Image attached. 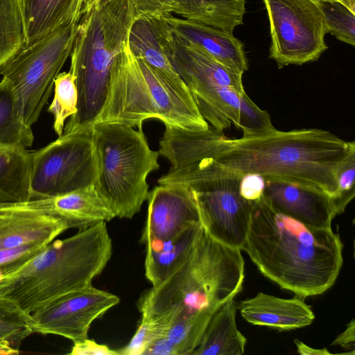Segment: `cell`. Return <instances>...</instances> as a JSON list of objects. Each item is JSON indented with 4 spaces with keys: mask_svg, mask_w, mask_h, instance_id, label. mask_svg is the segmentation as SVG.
I'll return each mask as SVG.
<instances>
[{
    "mask_svg": "<svg viewBox=\"0 0 355 355\" xmlns=\"http://www.w3.org/2000/svg\"><path fill=\"white\" fill-rule=\"evenodd\" d=\"M204 154L241 176L257 173L265 179L313 187L333 198L337 173L355 155V143L320 129H275L239 139L220 132L211 138Z\"/></svg>",
    "mask_w": 355,
    "mask_h": 355,
    "instance_id": "1",
    "label": "cell"
},
{
    "mask_svg": "<svg viewBox=\"0 0 355 355\" xmlns=\"http://www.w3.org/2000/svg\"><path fill=\"white\" fill-rule=\"evenodd\" d=\"M241 250L281 288L306 297L335 283L343 265V243L331 228L308 227L274 209L263 196L254 202Z\"/></svg>",
    "mask_w": 355,
    "mask_h": 355,
    "instance_id": "2",
    "label": "cell"
},
{
    "mask_svg": "<svg viewBox=\"0 0 355 355\" xmlns=\"http://www.w3.org/2000/svg\"><path fill=\"white\" fill-rule=\"evenodd\" d=\"M241 250L226 245L205 230L186 260L137 302L141 319L166 326L176 317L214 312L242 289Z\"/></svg>",
    "mask_w": 355,
    "mask_h": 355,
    "instance_id": "3",
    "label": "cell"
},
{
    "mask_svg": "<svg viewBox=\"0 0 355 355\" xmlns=\"http://www.w3.org/2000/svg\"><path fill=\"white\" fill-rule=\"evenodd\" d=\"M112 252L105 222L53 241L3 280L0 296L31 314L66 293L92 284Z\"/></svg>",
    "mask_w": 355,
    "mask_h": 355,
    "instance_id": "4",
    "label": "cell"
},
{
    "mask_svg": "<svg viewBox=\"0 0 355 355\" xmlns=\"http://www.w3.org/2000/svg\"><path fill=\"white\" fill-rule=\"evenodd\" d=\"M149 119L190 130L209 126L183 80L164 75L136 58L128 38L114 60L107 97L93 124L115 123L139 129Z\"/></svg>",
    "mask_w": 355,
    "mask_h": 355,
    "instance_id": "5",
    "label": "cell"
},
{
    "mask_svg": "<svg viewBox=\"0 0 355 355\" xmlns=\"http://www.w3.org/2000/svg\"><path fill=\"white\" fill-rule=\"evenodd\" d=\"M137 18L132 0H112L81 16L69 69L76 77L77 112L70 116L63 133L93 125L107 97L114 60Z\"/></svg>",
    "mask_w": 355,
    "mask_h": 355,
    "instance_id": "6",
    "label": "cell"
},
{
    "mask_svg": "<svg viewBox=\"0 0 355 355\" xmlns=\"http://www.w3.org/2000/svg\"><path fill=\"white\" fill-rule=\"evenodd\" d=\"M94 186L115 217L132 218L148 195V175L159 168L142 128L115 123L92 125Z\"/></svg>",
    "mask_w": 355,
    "mask_h": 355,
    "instance_id": "7",
    "label": "cell"
},
{
    "mask_svg": "<svg viewBox=\"0 0 355 355\" xmlns=\"http://www.w3.org/2000/svg\"><path fill=\"white\" fill-rule=\"evenodd\" d=\"M78 24L66 23L25 46L1 71L14 89L24 122L31 127L38 120L54 80L71 53Z\"/></svg>",
    "mask_w": 355,
    "mask_h": 355,
    "instance_id": "8",
    "label": "cell"
},
{
    "mask_svg": "<svg viewBox=\"0 0 355 355\" xmlns=\"http://www.w3.org/2000/svg\"><path fill=\"white\" fill-rule=\"evenodd\" d=\"M92 126L62 134L33 152L30 200L69 193L94 184Z\"/></svg>",
    "mask_w": 355,
    "mask_h": 355,
    "instance_id": "9",
    "label": "cell"
},
{
    "mask_svg": "<svg viewBox=\"0 0 355 355\" xmlns=\"http://www.w3.org/2000/svg\"><path fill=\"white\" fill-rule=\"evenodd\" d=\"M268 12L270 57L279 67L313 62L328 49L322 14L311 0H263Z\"/></svg>",
    "mask_w": 355,
    "mask_h": 355,
    "instance_id": "10",
    "label": "cell"
},
{
    "mask_svg": "<svg viewBox=\"0 0 355 355\" xmlns=\"http://www.w3.org/2000/svg\"><path fill=\"white\" fill-rule=\"evenodd\" d=\"M120 302L118 296L90 285L51 301L31 313L34 333L56 335L73 343L88 338L92 322Z\"/></svg>",
    "mask_w": 355,
    "mask_h": 355,
    "instance_id": "11",
    "label": "cell"
},
{
    "mask_svg": "<svg viewBox=\"0 0 355 355\" xmlns=\"http://www.w3.org/2000/svg\"><path fill=\"white\" fill-rule=\"evenodd\" d=\"M148 214L141 236L144 245L171 239L201 224L192 190L182 184H159L148 195Z\"/></svg>",
    "mask_w": 355,
    "mask_h": 355,
    "instance_id": "12",
    "label": "cell"
},
{
    "mask_svg": "<svg viewBox=\"0 0 355 355\" xmlns=\"http://www.w3.org/2000/svg\"><path fill=\"white\" fill-rule=\"evenodd\" d=\"M263 196L276 211L313 228H331L337 215L333 198L313 187L265 179Z\"/></svg>",
    "mask_w": 355,
    "mask_h": 355,
    "instance_id": "13",
    "label": "cell"
},
{
    "mask_svg": "<svg viewBox=\"0 0 355 355\" xmlns=\"http://www.w3.org/2000/svg\"><path fill=\"white\" fill-rule=\"evenodd\" d=\"M67 229L62 220L21 203L0 205V250L48 245Z\"/></svg>",
    "mask_w": 355,
    "mask_h": 355,
    "instance_id": "14",
    "label": "cell"
},
{
    "mask_svg": "<svg viewBox=\"0 0 355 355\" xmlns=\"http://www.w3.org/2000/svg\"><path fill=\"white\" fill-rule=\"evenodd\" d=\"M24 206L56 217L68 228L83 230L115 218L94 184L69 193L30 200Z\"/></svg>",
    "mask_w": 355,
    "mask_h": 355,
    "instance_id": "15",
    "label": "cell"
},
{
    "mask_svg": "<svg viewBox=\"0 0 355 355\" xmlns=\"http://www.w3.org/2000/svg\"><path fill=\"white\" fill-rule=\"evenodd\" d=\"M237 307L248 322L279 331L309 326L315 318L311 308L300 297L284 299L259 293L241 301Z\"/></svg>",
    "mask_w": 355,
    "mask_h": 355,
    "instance_id": "16",
    "label": "cell"
},
{
    "mask_svg": "<svg viewBox=\"0 0 355 355\" xmlns=\"http://www.w3.org/2000/svg\"><path fill=\"white\" fill-rule=\"evenodd\" d=\"M159 17L174 32L198 44L225 67L243 74L248 69L243 44L233 33L173 14Z\"/></svg>",
    "mask_w": 355,
    "mask_h": 355,
    "instance_id": "17",
    "label": "cell"
},
{
    "mask_svg": "<svg viewBox=\"0 0 355 355\" xmlns=\"http://www.w3.org/2000/svg\"><path fill=\"white\" fill-rule=\"evenodd\" d=\"M128 44L136 58L164 75L181 78L170 60L166 24L161 17H137L131 26Z\"/></svg>",
    "mask_w": 355,
    "mask_h": 355,
    "instance_id": "18",
    "label": "cell"
},
{
    "mask_svg": "<svg viewBox=\"0 0 355 355\" xmlns=\"http://www.w3.org/2000/svg\"><path fill=\"white\" fill-rule=\"evenodd\" d=\"M237 304L232 297L213 313L191 355H243L246 338L237 329Z\"/></svg>",
    "mask_w": 355,
    "mask_h": 355,
    "instance_id": "19",
    "label": "cell"
},
{
    "mask_svg": "<svg viewBox=\"0 0 355 355\" xmlns=\"http://www.w3.org/2000/svg\"><path fill=\"white\" fill-rule=\"evenodd\" d=\"M203 231L201 224L196 225L171 239L145 245V275L153 286L164 280L186 260Z\"/></svg>",
    "mask_w": 355,
    "mask_h": 355,
    "instance_id": "20",
    "label": "cell"
},
{
    "mask_svg": "<svg viewBox=\"0 0 355 355\" xmlns=\"http://www.w3.org/2000/svg\"><path fill=\"white\" fill-rule=\"evenodd\" d=\"M28 46L62 25L79 22L81 6L79 0H20Z\"/></svg>",
    "mask_w": 355,
    "mask_h": 355,
    "instance_id": "21",
    "label": "cell"
},
{
    "mask_svg": "<svg viewBox=\"0 0 355 355\" xmlns=\"http://www.w3.org/2000/svg\"><path fill=\"white\" fill-rule=\"evenodd\" d=\"M33 152L0 146V205L30 200Z\"/></svg>",
    "mask_w": 355,
    "mask_h": 355,
    "instance_id": "22",
    "label": "cell"
},
{
    "mask_svg": "<svg viewBox=\"0 0 355 355\" xmlns=\"http://www.w3.org/2000/svg\"><path fill=\"white\" fill-rule=\"evenodd\" d=\"M245 12V0H181L175 14L233 33Z\"/></svg>",
    "mask_w": 355,
    "mask_h": 355,
    "instance_id": "23",
    "label": "cell"
},
{
    "mask_svg": "<svg viewBox=\"0 0 355 355\" xmlns=\"http://www.w3.org/2000/svg\"><path fill=\"white\" fill-rule=\"evenodd\" d=\"M31 127L24 121L19 102L11 83L0 82V146L26 148L32 146Z\"/></svg>",
    "mask_w": 355,
    "mask_h": 355,
    "instance_id": "24",
    "label": "cell"
},
{
    "mask_svg": "<svg viewBox=\"0 0 355 355\" xmlns=\"http://www.w3.org/2000/svg\"><path fill=\"white\" fill-rule=\"evenodd\" d=\"M25 45L20 0H0V75L5 65Z\"/></svg>",
    "mask_w": 355,
    "mask_h": 355,
    "instance_id": "25",
    "label": "cell"
},
{
    "mask_svg": "<svg viewBox=\"0 0 355 355\" xmlns=\"http://www.w3.org/2000/svg\"><path fill=\"white\" fill-rule=\"evenodd\" d=\"M214 312L201 311L181 315L167 324L165 336L175 347L177 355L192 354Z\"/></svg>",
    "mask_w": 355,
    "mask_h": 355,
    "instance_id": "26",
    "label": "cell"
},
{
    "mask_svg": "<svg viewBox=\"0 0 355 355\" xmlns=\"http://www.w3.org/2000/svg\"><path fill=\"white\" fill-rule=\"evenodd\" d=\"M75 80V76L69 71L59 73L54 80V96L47 111L53 115V128L58 137L63 133L65 120L77 112Z\"/></svg>",
    "mask_w": 355,
    "mask_h": 355,
    "instance_id": "27",
    "label": "cell"
},
{
    "mask_svg": "<svg viewBox=\"0 0 355 355\" xmlns=\"http://www.w3.org/2000/svg\"><path fill=\"white\" fill-rule=\"evenodd\" d=\"M33 333L31 314L0 296V341L7 342L17 349Z\"/></svg>",
    "mask_w": 355,
    "mask_h": 355,
    "instance_id": "28",
    "label": "cell"
},
{
    "mask_svg": "<svg viewBox=\"0 0 355 355\" xmlns=\"http://www.w3.org/2000/svg\"><path fill=\"white\" fill-rule=\"evenodd\" d=\"M315 3L322 14L327 33L354 46L355 13L336 0Z\"/></svg>",
    "mask_w": 355,
    "mask_h": 355,
    "instance_id": "29",
    "label": "cell"
},
{
    "mask_svg": "<svg viewBox=\"0 0 355 355\" xmlns=\"http://www.w3.org/2000/svg\"><path fill=\"white\" fill-rule=\"evenodd\" d=\"M47 245L29 244L0 250V279L11 275L28 261L40 253Z\"/></svg>",
    "mask_w": 355,
    "mask_h": 355,
    "instance_id": "30",
    "label": "cell"
},
{
    "mask_svg": "<svg viewBox=\"0 0 355 355\" xmlns=\"http://www.w3.org/2000/svg\"><path fill=\"white\" fill-rule=\"evenodd\" d=\"M355 178V155L350 157L339 169L337 176V191L333 198L336 214L343 213L354 198Z\"/></svg>",
    "mask_w": 355,
    "mask_h": 355,
    "instance_id": "31",
    "label": "cell"
},
{
    "mask_svg": "<svg viewBox=\"0 0 355 355\" xmlns=\"http://www.w3.org/2000/svg\"><path fill=\"white\" fill-rule=\"evenodd\" d=\"M162 334H165L163 326L154 321L141 319L137 330L128 344L116 350L118 355L144 354L150 343Z\"/></svg>",
    "mask_w": 355,
    "mask_h": 355,
    "instance_id": "32",
    "label": "cell"
},
{
    "mask_svg": "<svg viewBox=\"0 0 355 355\" xmlns=\"http://www.w3.org/2000/svg\"><path fill=\"white\" fill-rule=\"evenodd\" d=\"M181 0H132L137 17H159L175 14Z\"/></svg>",
    "mask_w": 355,
    "mask_h": 355,
    "instance_id": "33",
    "label": "cell"
},
{
    "mask_svg": "<svg viewBox=\"0 0 355 355\" xmlns=\"http://www.w3.org/2000/svg\"><path fill=\"white\" fill-rule=\"evenodd\" d=\"M266 180L257 173H246L242 175L239 182V193L245 200H259L264 192Z\"/></svg>",
    "mask_w": 355,
    "mask_h": 355,
    "instance_id": "34",
    "label": "cell"
},
{
    "mask_svg": "<svg viewBox=\"0 0 355 355\" xmlns=\"http://www.w3.org/2000/svg\"><path fill=\"white\" fill-rule=\"evenodd\" d=\"M68 354L71 355H118L116 350L110 349L105 345L98 344L88 338L73 343L71 352Z\"/></svg>",
    "mask_w": 355,
    "mask_h": 355,
    "instance_id": "35",
    "label": "cell"
},
{
    "mask_svg": "<svg viewBox=\"0 0 355 355\" xmlns=\"http://www.w3.org/2000/svg\"><path fill=\"white\" fill-rule=\"evenodd\" d=\"M145 355H177L176 351L172 343L162 334L156 337L147 347Z\"/></svg>",
    "mask_w": 355,
    "mask_h": 355,
    "instance_id": "36",
    "label": "cell"
},
{
    "mask_svg": "<svg viewBox=\"0 0 355 355\" xmlns=\"http://www.w3.org/2000/svg\"><path fill=\"white\" fill-rule=\"evenodd\" d=\"M331 345H338L346 350H350L355 354V320L352 319L347 325L345 330L341 333L331 343ZM352 354H353L351 352ZM354 355V354H353Z\"/></svg>",
    "mask_w": 355,
    "mask_h": 355,
    "instance_id": "37",
    "label": "cell"
},
{
    "mask_svg": "<svg viewBox=\"0 0 355 355\" xmlns=\"http://www.w3.org/2000/svg\"><path fill=\"white\" fill-rule=\"evenodd\" d=\"M297 351L300 354L302 355H330V353L327 349H315L311 347L300 340L295 339L294 340Z\"/></svg>",
    "mask_w": 355,
    "mask_h": 355,
    "instance_id": "38",
    "label": "cell"
},
{
    "mask_svg": "<svg viewBox=\"0 0 355 355\" xmlns=\"http://www.w3.org/2000/svg\"><path fill=\"white\" fill-rule=\"evenodd\" d=\"M355 13V0H336Z\"/></svg>",
    "mask_w": 355,
    "mask_h": 355,
    "instance_id": "39",
    "label": "cell"
},
{
    "mask_svg": "<svg viewBox=\"0 0 355 355\" xmlns=\"http://www.w3.org/2000/svg\"><path fill=\"white\" fill-rule=\"evenodd\" d=\"M94 1L95 0H84L83 6L81 10V16L91 10Z\"/></svg>",
    "mask_w": 355,
    "mask_h": 355,
    "instance_id": "40",
    "label": "cell"
},
{
    "mask_svg": "<svg viewBox=\"0 0 355 355\" xmlns=\"http://www.w3.org/2000/svg\"><path fill=\"white\" fill-rule=\"evenodd\" d=\"M111 1L112 0H95L94 3L92 4L91 10L93 8H100L105 4L108 3Z\"/></svg>",
    "mask_w": 355,
    "mask_h": 355,
    "instance_id": "41",
    "label": "cell"
},
{
    "mask_svg": "<svg viewBox=\"0 0 355 355\" xmlns=\"http://www.w3.org/2000/svg\"><path fill=\"white\" fill-rule=\"evenodd\" d=\"M314 2H318V1H335V0H311Z\"/></svg>",
    "mask_w": 355,
    "mask_h": 355,
    "instance_id": "42",
    "label": "cell"
},
{
    "mask_svg": "<svg viewBox=\"0 0 355 355\" xmlns=\"http://www.w3.org/2000/svg\"><path fill=\"white\" fill-rule=\"evenodd\" d=\"M79 1H80V4L81 6V8H83L84 0H79ZM81 10H82V9H81Z\"/></svg>",
    "mask_w": 355,
    "mask_h": 355,
    "instance_id": "43",
    "label": "cell"
},
{
    "mask_svg": "<svg viewBox=\"0 0 355 355\" xmlns=\"http://www.w3.org/2000/svg\"><path fill=\"white\" fill-rule=\"evenodd\" d=\"M2 286H3V280L2 279H0V291L2 288Z\"/></svg>",
    "mask_w": 355,
    "mask_h": 355,
    "instance_id": "44",
    "label": "cell"
}]
</instances>
